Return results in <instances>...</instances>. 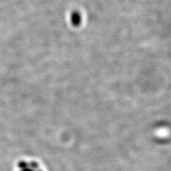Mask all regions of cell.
Here are the masks:
<instances>
[{
	"mask_svg": "<svg viewBox=\"0 0 171 171\" xmlns=\"http://www.w3.org/2000/svg\"><path fill=\"white\" fill-rule=\"evenodd\" d=\"M70 21L72 24L75 27L80 25L82 22V17L81 14L78 12H74L70 15Z\"/></svg>",
	"mask_w": 171,
	"mask_h": 171,
	"instance_id": "cell-1",
	"label": "cell"
}]
</instances>
